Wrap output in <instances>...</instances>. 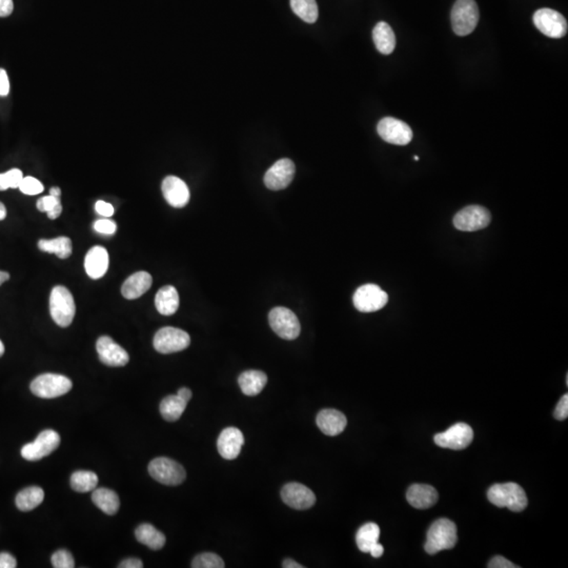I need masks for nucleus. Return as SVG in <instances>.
<instances>
[{
	"label": "nucleus",
	"instance_id": "nucleus-1",
	"mask_svg": "<svg viewBox=\"0 0 568 568\" xmlns=\"http://www.w3.org/2000/svg\"><path fill=\"white\" fill-rule=\"evenodd\" d=\"M487 498L496 506L507 507L515 513L524 511L529 503L524 489L513 482L493 485L487 492Z\"/></svg>",
	"mask_w": 568,
	"mask_h": 568
},
{
	"label": "nucleus",
	"instance_id": "nucleus-2",
	"mask_svg": "<svg viewBox=\"0 0 568 568\" xmlns=\"http://www.w3.org/2000/svg\"><path fill=\"white\" fill-rule=\"evenodd\" d=\"M457 541L456 524L448 519H439L428 529L424 549L430 555H436L439 551L454 549Z\"/></svg>",
	"mask_w": 568,
	"mask_h": 568
},
{
	"label": "nucleus",
	"instance_id": "nucleus-3",
	"mask_svg": "<svg viewBox=\"0 0 568 568\" xmlns=\"http://www.w3.org/2000/svg\"><path fill=\"white\" fill-rule=\"evenodd\" d=\"M50 314L60 327H68L74 320L76 305L72 293L62 286L52 290L50 296Z\"/></svg>",
	"mask_w": 568,
	"mask_h": 568
},
{
	"label": "nucleus",
	"instance_id": "nucleus-4",
	"mask_svg": "<svg viewBox=\"0 0 568 568\" xmlns=\"http://www.w3.org/2000/svg\"><path fill=\"white\" fill-rule=\"evenodd\" d=\"M478 6L475 0H457L452 10V27L458 36L470 35L478 24Z\"/></svg>",
	"mask_w": 568,
	"mask_h": 568
},
{
	"label": "nucleus",
	"instance_id": "nucleus-5",
	"mask_svg": "<svg viewBox=\"0 0 568 568\" xmlns=\"http://www.w3.org/2000/svg\"><path fill=\"white\" fill-rule=\"evenodd\" d=\"M72 387V381L66 376L58 374H42L31 383L32 393L44 399H52L66 395Z\"/></svg>",
	"mask_w": 568,
	"mask_h": 568
},
{
	"label": "nucleus",
	"instance_id": "nucleus-6",
	"mask_svg": "<svg viewBox=\"0 0 568 568\" xmlns=\"http://www.w3.org/2000/svg\"><path fill=\"white\" fill-rule=\"evenodd\" d=\"M149 473L155 480L169 486L181 484L187 477L183 466L165 457H159L151 461Z\"/></svg>",
	"mask_w": 568,
	"mask_h": 568
},
{
	"label": "nucleus",
	"instance_id": "nucleus-7",
	"mask_svg": "<svg viewBox=\"0 0 568 568\" xmlns=\"http://www.w3.org/2000/svg\"><path fill=\"white\" fill-rule=\"evenodd\" d=\"M273 331L286 340H294L300 335L301 325L295 313L286 307H275L268 315Z\"/></svg>",
	"mask_w": 568,
	"mask_h": 568
},
{
	"label": "nucleus",
	"instance_id": "nucleus-8",
	"mask_svg": "<svg viewBox=\"0 0 568 568\" xmlns=\"http://www.w3.org/2000/svg\"><path fill=\"white\" fill-rule=\"evenodd\" d=\"M154 347L161 354H173L187 349L191 337L187 331L176 327H163L154 337Z\"/></svg>",
	"mask_w": 568,
	"mask_h": 568
},
{
	"label": "nucleus",
	"instance_id": "nucleus-9",
	"mask_svg": "<svg viewBox=\"0 0 568 568\" xmlns=\"http://www.w3.org/2000/svg\"><path fill=\"white\" fill-rule=\"evenodd\" d=\"M492 216L484 206L470 205L459 211L454 217V226L463 232H476L487 228Z\"/></svg>",
	"mask_w": 568,
	"mask_h": 568
},
{
	"label": "nucleus",
	"instance_id": "nucleus-10",
	"mask_svg": "<svg viewBox=\"0 0 568 568\" xmlns=\"http://www.w3.org/2000/svg\"><path fill=\"white\" fill-rule=\"evenodd\" d=\"M354 305L359 312L373 313L383 309L389 302L387 293L376 284L360 286L353 297Z\"/></svg>",
	"mask_w": 568,
	"mask_h": 568
},
{
	"label": "nucleus",
	"instance_id": "nucleus-11",
	"mask_svg": "<svg viewBox=\"0 0 568 568\" xmlns=\"http://www.w3.org/2000/svg\"><path fill=\"white\" fill-rule=\"evenodd\" d=\"M474 440V430L468 424L457 423L446 432L434 436V443L442 448L461 450H466Z\"/></svg>",
	"mask_w": 568,
	"mask_h": 568
},
{
	"label": "nucleus",
	"instance_id": "nucleus-12",
	"mask_svg": "<svg viewBox=\"0 0 568 568\" xmlns=\"http://www.w3.org/2000/svg\"><path fill=\"white\" fill-rule=\"evenodd\" d=\"M60 444V436L53 430L40 432L35 441L26 444L21 448V456L26 460L38 461L57 450Z\"/></svg>",
	"mask_w": 568,
	"mask_h": 568
},
{
	"label": "nucleus",
	"instance_id": "nucleus-13",
	"mask_svg": "<svg viewBox=\"0 0 568 568\" xmlns=\"http://www.w3.org/2000/svg\"><path fill=\"white\" fill-rule=\"evenodd\" d=\"M533 19L535 28L547 37L562 38L567 33V21L555 10H538L533 14Z\"/></svg>",
	"mask_w": 568,
	"mask_h": 568
},
{
	"label": "nucleus",
	"instance_id": "nucleus-14",
	"mask_svg": "<svg viewBox=\"0 0 568 568\" xmlns=\"http://www.w3.org/2000/svg\"><path fill=\"white\" fill-rule=\"evenodd\" d=\"M377 131L384 141L392 145H406L412 139V131L410 125L393 117L381 119L378 123Z\"/></svg>",
	"mask_w": 568,
	"mask_h": 568
},
{
	"label": "nucleus",
	"instance_id": "nucleus-15",
	"mask_svg": "<svg viewBox=\"0 0 568 568\" xmlns=\"http://www.w3.org/2000/svg\"><path fill=\"white\" fill-rule=\"evenodd\" d=\"M294 176V163L291 159H280L266 172L264 175V185L272 191H280L291 185Z\"/></svg>",
	"mask_w": 568,
	"mask_h": 568
},
{
	"label": "nucleus",
	"instance_id": "nucleus-16",
	"mask_svg": "<svg viewBox=\"0 0 568 568\" xmlns=\"http://www.w3.org/2000/svg\"><path fill=\"white\" fill-rule=\"evenodd\" d=\"M96 349L101 363L108 367H125L130 361V356L127 351L109 336H101L97 340Z\"/></svg>",
	"mask_w": 568,
	"mask_h": 568
},
{
	"label": "nucleus",
	"instance_id": "nucleus-17",
	"mask_svg": "<svg viewBox=\"0 0 568 568\" xmlns=\"http://www.w3.org/2000/svg\"><path fill=\"white\" fill-rule=\"evenodd\" d=\"M281 498L286 505L298 511L311 509L316 502L314 493L305 485L296 482L288 483L283 486Z\"/></svg>",
	"mask_w": 568,
	"mask_h": 568
},
{
	"label": "nucleus",
	"instance_id": "nucleus-18",
	"mask_svg": "<svg viewBox=\"0 0 568 568\" xmlns=\"http://www.w3.org/2000/svg\"><path fill=\"white\" fill-rule=\"evenodd\" d=\"M161 190H163V196L167 203L173 208L181 209L189 203L190 197H191L189 187L180 178L176 176H167L163 180Z\"/></svg>",
	"mask_w": 568,
	"mask_h": 568
},
{
	"label": "nucleus",
	"instance_id": "nucleus-19",
	"mask_svg": "<svg viewBox=\"0 0 568 568\" xmlns=\"http://www.w3.org/2000/svg\"><path fill=\"white\" fill-rule=\"evenodd\" d=\"M244 444L241 430L236 428H224L217 441L218 452L226 460H234L239 456Z\"/></svg>",
	"mask_w": 568,
	"mask_h": 568
},
{
	"label": "nucleus",
	"instance_id": "nucleus-20",
	"mask_svg": "<svg viewBox=\"0 0 568 568\" xmlns=\"http://www.w3.org/2000/svg\"><path fill=\"white\" fill-rule=\"evenodd\" d=\"M317 425L319 430L329 437L340 434L347 428V417L342 412L336 410H323L317 416Z\"/></svg>",
	"mask_w": 568,
	"mask_h": 568
},
{
	"label": "nucleus",
	"instance_id": "nucleus-21",
	"mask_svg": "<svg viewBox=\"0 0 568 568\" xmlns=\"http://www.w3.org/2000/svg\"><path fill=\"white\" fill-rule=\"evenodd\" d=\"M86 274L92 279L102 278L109 268L108 250L102 246H94L89 250L84 259Z\"/></svg>",
	"mask_w": 568,
	"mask_h": 568
},
{
	"label": "nucleus",
	"instance_id": "nucleus-22",
	"mask_svg": "<svg viewBox=\"0 0 568 568\" xmlns=\"http://www.w3.org/2000/svg\"><path fill=\"white\" fill-rule=\"evenodd\" d=\"M406 499L412 507L426 509L434 506L438 501V492L428 484H414L408 488Z\"/></svg>",
	"mask_w": 568,
	"mask_h": 568
},
{
	"label": "nucleus",
	"instance_id": "nucleus-23",
	"mask_svg": "<svg viewBox=\"0 0 568 568\" xmlns=\"http://www.w3.org/2000/svg\"><path fill=\"white\" fill-rule=\"evenodd\" d=\"M152 282H153V279H152V276L149 273H135V274L131 275L123 283L122 288H121V294L125 299L134 300V299L143 296L151 288Z\"/></svg>",
	"mask_w": 568,
	"mask_h": 568
},
{
	"label": "nucleus",
	"instance_id": "nucleus-24",
	"mask_svg": "<svg viewBox=\"0 0 568 568\" xmlns=\"http://www.w3.org/2000/svg\"><path fill=\"white\" fill-rule=\"evenodd\" d=\"M240 389L246 396H257L262 393L268 383V376L262 371H246L238 378Z\"/></svg>",
	"mask_w": 568,
	"mask_h": 568
},
{
	"label": "nucleus",
	"instance_id": "nucleus-25",
	"mask_svg": "<svg viewBox=\"0 0 568 568\" xmlns=\"http://www.w3.org/2000/svg\"><path fill=\"white\" fill-rule=\"evenodd\" d=\"M374 44L380 53L390 55L393 53L396 46V36L391 26L381 21L376 24L373 31Z\"/></svg>",
	"mask_w": 568,
	"mask_h": 568
},
{
	"label": "nucleus",
	"instance_id": "nucleus-26",
	"mask_svg": "<svg viewBox=\"0 0 568 568\" xmlns=\"http://www.w3.org/2000/svg\"><path fill=\"white\" fill-rule=\"evenodd\" d=\"M157 311L163 316H172L179 307V295L173 286H165L158 291L155 297Z\"/></svg>",
	"mask_w": 568,
	"mask_h": 568
},
{
	"label": "nucleus",
	"instance_id": "nucleus-27",
	"mask_svg": "<svg viewBox=\"0 0 568 568\" xmlns=\"http://www.w3.org/2000/svg\"><path fill=\"white\" fill-rule=\"evenodd\" d=\"M92 500L94 504L107 515H115L120 506L118 495L112 489L104 488V487L94 489Z\"/></svg>",
	"mask_w": 568,
	"mask_h": 568
},
{
	"label": "nucleus",
	"instance_id": "nucleus-28",
	"mask_svg": "<svg viewBox=\"0 0 568 568\" xmlns=\"http://www.w3.org/2000/svg\"><path fill=\"white\" fill-rule=\"evenodd\" d=\"M135 535L141 544L154 551L163 549L167 541L165 535L151 524H141L140 526L137 527Z\"/></svg>",
	"mask_w": 568,
	"mask_h": 568
},
{
	"label": "nucleus",
	"instance_id": "nucleus-29",
	"mask_svg": "<svg viewBox=\"0 0 568 568\" xmlns=\"http://www.w3.org/2000/svg\"><path fill=\"white\" fill-rule=\"evenodd\" d=\"M44 489L38 486L27 487L22 489L16 496V506L21 511H31L44 502Z\"/></svg>",
	"mask_w": 568,
	"mask_h": 568
},
{
	"label": "nucleus",
	"instance_id": "nucleus-30",
	"mask_svg": "<svg viewBox=\"0 0 568 568\" xmlns=\"http://www.w3.org/2000/svg\"><path fill=\"white\" fill-rule=\"evenodd\" d=\"M38 248L42 252L55 254L60 259H66L72 255V240L68 237H58L54 239H42L38 241Z\"/></svg>",
	"mask_w": 568,
	"mask_h": 568
},
{
	"label": "nucleus",
	"instance_id": "nucleus-31",
	"mask_svg": "<svg viewBox=\"0 0 568 568\" xmlns=\"http://www.w3.org/2000/svg\"><path fill=\"white\" fill-rule=\"evenodd\" d=\"M380 529L376 523H367L360 527L356 535L358 549L363 553H369L372 547L379 542Z\"/></svg>",
	"mask_w": 568,
	"mask_h": 568
},
{
	"label": "nucleus",
	"instance_id": "nucleus-32",
	"mask_svg": "<svg viewBox=\"0 0 568 568\" xmlns=\"http://www.w3.org/2000/svg\"><path fill=\"white\" fill-rule=\"evenodd\" d=\"M187 402L178 395L165 397L161 403V414L167 421H177L187 407Z\"/></svg>",
	"mask_w": 568,
	"mask_h": 568
},
{
	"label": "nucleus",
	"instance_id": "nucleus-33",
	"mask_svg": "<svg viewBox=\"0 0 568 568\" xmlns=\"http://www.w3.org/2000/svg\"><path fill=\"white\" fill-rule=\"evenodd\" d=\"M291 8L299 18L307 24H314L319 16L316 0H291Z\"/></svg>",
	"mask_w": 568,
	"mask_h": 568
},
{
	"label": "nucleus",
	"instance_id": "nucleus-34",
	"mask_svg": "<svg viewBox=\"0 0 568 568\" xmlns=\"http://www.w3.org/2000/svg\"><path fill=\"white\" fill-rule=\"evenodd\" d=\"M98 484V476L90 470H77L71 476V486L78 493L92 492Z\"/></svg>",
	"mask_w": 568,
	"mask_h": 568
},
{
	"label": "nucleus",
	"instance_id": "nucleus-35",
	"mask_svg": "<svg viewBox=\"0 0 568 568\" xmlns=\"http://www.w3.org/2000/svg\"><path fill=\"white\" fill-rule=\"evenodd\" d=\"M193 568H223L224 562L219 556L213 553L198 555L192 562Z\"/></svg>",
	"mask_w": 568,
	"mask_h": 568
},
{
	"label": "nucleus",
	"instance_id": "nucleus-36",
	"mask_svg": "<svg viewBox=\"0 0 568 568\" xmlns=\"http://www.w3.org/2000/svg\"><path fill=\"white\" fill-rule=\"evenodd\" d=\"M24 179L22 172L18 169L10 170L7 173L0 174V191L8 189H17Z\"/></svg>",
	"mask_w": 568,
	"mask_h": 568
},
{
	"label": "nucleus",
	"instance_id": "nucleus-37",
	"mask_svg": "<svg viewBox=\"0 0 568 568\" xmlns=\"http://www.w3.org/2000/svg\"><path fill=\"white\" fill-rule=\"evenodd\" d=\"M18 189L26 195H38L44 192V185L34 177H24Z\"/></svg>",
	"mask_w": 568,
	"mask_h": 568
},
{
	"label": "nucleus",
	"instance_id": "nucleus-38",
	"mask_svg": "<svg viewBox=\"0 0 568 568\" xmlns=\"http://www.w3.org/2000/svg\"><path fill=\"white\" fill-rule=\"evenodd\" d=\"M52 565L55 568L75 567L74 558L68 551L60 549L52 556Z\"/></svg>",
	"mask_w": 568,
	"mask_h": 568
},
{
	"label": "nucleus",
	"instance_id": "nucleus-39",
	"mask_svg": "<svg viewBox=\"0 0 568 568\" xmlns=\"http://www.w3.org/2000/svg\"><path fill=\"white\" fill-rule=\"evenodd\" d=\"M62 204L60 197H55V196H46V197L40 198L37 201L38 211L44 212V213H48L55 208V206Z\"/></svg>",
	"mask_w": 568,
	"mask_h": 568
},
{
	"label": "nucleus",
	"instance_id": "nucleus-40",
	"mask_svg": "<svg viewBox=\"0 0 568 568\" xmlns=\"http://www.w3.org/2000/svg\"><path fill=\"white\" fill-rule=\"evenodd\" d=\"M94 230L104 235H113L117 230V224L110 219H99L94 223Z\"/></svg>",
	"mask_w": 568,
	"mask_h": 568
},
{
	"label": "nucleus",
	"instance_id": "nucleus-41",
	"mask_svg": "<svg viewBox=\"0 0 568 568\" xmlns=\"http://www.w3.org/2000/svg\"><path fill=\"white\" fill-rule=\"evenodd\" d=\"M553 417L560 421L567 419L568 417V395L565 394L563 397L560 399L557 407H556L555 412H553Z\"/></svg>",
	"mask_w": 568,
	"mask_h": 568
},
{
	"label": "nucleus",
	"instance_id": "nucleus-42",
	"mask_svg": "<svg viewBox=\"0 0 568 568\" xmlns=\"http://www.w3.org/2000/svg\"><path fill=\"white\" fill-rule=\"evenodd\" d=\"M95 210L99 215L103 216V217H111L115 213L114 206L111 203H108V202L102 201V200L96 202Z\"/></svg>",
	"mask_w": 568,
	"mask_h": 568
},
{
	"label": "nucleus",
	"instance_id": "nucleus-43",
	"mask_svg": "<svg viewBox=\"0 0 568 568\" xmlns=\"http://www.w3.org/2000/svg\"><path fill=\"white\" fill-rule=\"evenodd\" d=\"M489 568H515L517 566L515 564L511 563V561L509 560L505 559L504 557H501V556H497V557L493 558L491 560V562L488 563Z\"/></svg>",
	"mask_w": 568,
	"mask_h": 568
},
{
	"label": "nucleus",
	"instance_id": "nucleus-44",
	"mask_svg": "<svg viewBox=\"0 0 568 568\" xmlns=\"http://www.w3.org/2000/svg\"><path fill=\"white\" fill-rule=\"evenodd\" d=\"M10 92V82L7 72L0 68V96H7Z\"/></svg>",
	"mask_w": 568,
	"mask_h": 568
},
{
	"label": "nucleus",
	"instance_id": "nucleus-45",
	"mask_svg": "<svg viewBox=\"0 0 568 568\" xmlns=\"http://www.w3.org/2000/svg\"><path fill=\"white\" fill-rule=\"evenodd\" d=\"M17 561L9 553H0V568H15Z\"/></svg>",
	"mask_w": 568,
	"mask_h": 568
},
{
	"label": "nucleus",
	"instance_id": "nucleus-46",
	"mask_svg": "<svg viewBox=\"0 0 568 568\" xmlns=\"http://www.w3.org/2000/svg\"><path fill=\"white\" fill-rule=\"evenodd\" d=\"M13 10V0H0V17L11 15Z\"/></svg>",
	"mask_w": 568,
	"mask_h": 568
},
{
	"label": "nucleus",
	"instance_id": "nucleus-47",
	"mask_svg": "<svg viewBox=\"0 0 568 568\" xmlns=\"http://www.w3.org/2000/svg\"><path fill=\"white\" fill-rule=\"evenodd\" d=\"M119 568H143V564L141 560L135 559V558H130V559H125V561L121 562L118 566Z\"/></svg>",
	"mask_w": 568,
	"mask_h": 568
},
{
	"label": "nucleus",
	"instance_id": "nucleus-48",
	"mask_svg": "<svg viewBox=\"0 0 568 568\" xmlns=\"http://www.w3.org/2000/svg\"><path fill=\"white\" fill-rule=\"evenodd\" d=\"M384 549L381 544H380L379 542H378L377 544L374 545L372 547L371 551H369V553H371L374 558H380L382 555H383Z\"/></svg>",
	"mask_w": 568,
	"mask_h": 568
},
{
	"label": "nucleus",
	"instance_id": "nucleus-49",
	"mask_svg": "<svg viewBox=\"0 0 568 568\" xmlns=\"http://www.w3.org/2000/svg\"><path fill=\"white\" fill-rule=\"evenodd\" d=\"M177 395L179 396L180 398H183L185 402H189L190 400L192 399V391L191 390L187 389V387H181V389L178 391Z\"/></svg>",
	"mask_w": 568,
	"mask_h": 568
},
{
	"label": "nucleus",
	"instance_id": "nucleus-50",
	"mask_svg": "<svg viewBox=\"0 0 568 568\" xmlns=\"http://www.w3.org/2000/svg\"><path fill=\"white\" fill-rule=\"evenodd\" d=\"M62 204H59V205L55 206V208H54V209L52 210V211L48 212V217L52 220L57 219V218L59 217L60 214H62Z\"/></svg>",
	"mask_w": 568,
	"mask_h": 568
},
{
	"label": "nucleus",
	"instance_id": "nucleus-51",
	"mask_svg": "<svg viewBox=\"0 0 568 568\" xmlns=\"http://www.w3.org/2000/svg\"><path fill=\"white\" fill-rule=\"evenodd\" d=\"M283 567L284 568H303L304 566L301 565V564L297 563L296 561L292 559H286L283 561L282 564Z\"/></svg>",
	"mask_w": 568,
	"mask_h": 568
},
{
	"label": "nucleus",
	"instance_id": "nucleus-52",
	"mask_svg": "<svg viewBox=\"0 0 568 568\" xmlns=\"http://www.w3.org/2000/svg\"><path fill=\"white\" fill-rule=\"evenodd\" d=\"M10 279V274L7 272H3V271H0V286L3 284L6 281L9 280Z\"/></svg>",
	"mask_w": 568,
	"mask_h": 568
},
{
	"label": "nucleus",
	"instance_id": "nucleus-53",
	"mask_svg": "<svg viewBox=\"0 0 568 568\" xmlns=\"http://www.w3.org/2000/svg\"><path fill=\"white\" fill-rule=\"evenodd\" d=\"M7 217V209H6L5 204L0 202V220H3Z\"/></svg>",
	"mask_w": 568,
	"mask_h": 568
},
{
	"label": "nucleus",
	"instance_id": "nucleus-54",
	"mask_svg": "<svg viewBox=\"0 0 568 568\" xmlns=\"http://www.w3.org/2000/svg\"><path fill=\"white\" fill-rule=\"evenodd\" d=\"M50 195L55 196V197H60V195H62V191H60L59 187H52V189L50 190Z\"/></svg>",
	"mask_w": 568,
	"mask_h": 568
},
{
	"label": "nucleus",
	"instance_id": "nucleus-55",
	"mask_svg": "<svg viewBox=\"0 0 568 568\" xmlns=\"http://www.w3.org/2000/svg\"><path fill=\"white\" fill-rule=\"evenodd\" d=\"M5 354V345H3V341L0 340V357Z\"/></svg>",
	"mask_w": 568,
	"mask_h": 568
},
{
	"label": "nucleus",
	"instance_id": "nucleus-56",
	"mask_svg": "<svg viewBox=\"0 0 568 568\" xmlns=\"http://www.w3.org/2000/svg\"><path fill=\"white\" fill-rule=\"evenodd\" d=\"M414 159H415V161H419V157L415 156L414 157Z\"/></svg>",
	"mask_w": 568,
	"mask_h": 568
}]
</instances>
